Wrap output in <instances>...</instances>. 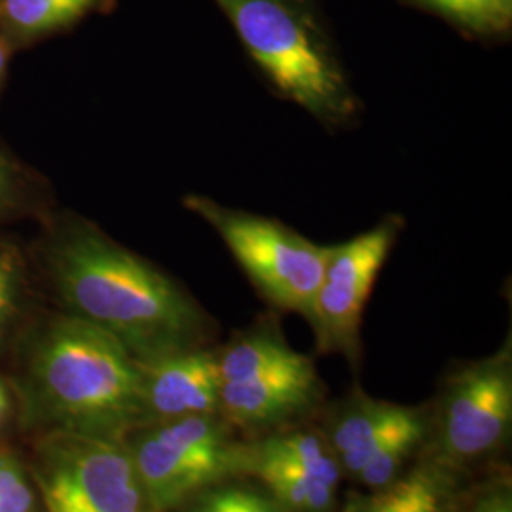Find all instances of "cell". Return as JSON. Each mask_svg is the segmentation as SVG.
Returning a JSON list of instances; mask_svg holds the SVG:
<instances>
[{
	"label": "cell",
	"mask_w": 512,
	"mask_h": 512,
	"mask_svg": "<svg viewBox=\"0 0 512 512\" xmlns=\"http://www.w3.org/2000/svg\"><path fill=\"white\" fill-rule=\"evenodd\" d=\"M243 475L287 512H334L344 473L325 435L291 431L243 446Z\"/></svg>",
	"instance_id": "obj_9"
},
{
	"label": "cell",
	"mask_w": 512,
	"mask_h": 512,
	"mask_svg": "<svg viewBox=\"0 0 512 512\" xmlns=\"http://www.w3.org/2000/svg\"><path fill=\"white\" fill-rule=\"evenodd\" d=\"M148 512H167L243 475V444L222 416L165 421L129 448Z\"/></svg>",
	"instance_id": "obj_5"
},
{
	"label": "cell",
	"mask_w": 512,
	"mask_h": 512,
	"mask_svg": "<svg viewBox=\"0 0 512 512\" xmlns=\"http://www.w3.org/2000/svg\"><path fill=\"white\" fill-rule=\"evenodd\" d=\"M184 207L219 234L256 291L272 306L308 321L330 247L313 243L279 220L228 209L205 196H188Z\"/></svg>",
	"instance_id": "obj_4"
},
{
	"label": "cell",
	"mask_w": 512,
	"mask_h": 512,
	"mask_svg": "<svg viewBox=\"0 0 512 512\" xmlns=\"http://www.w3.org/2000/svg\"><path fill=\"white\" fill-rule=\"evenodd\" d=\"M403 226V217L389 215L368 232L330 247L308 317L321 353H340L349 363L359 361L363 311Z\"/></svg>",
	"instance_id": "obj_8"
},
{
	"label": "cell",
	"mask_w": 512,
	"mask_h": 512,
	"mask_svg": "<svg viewBox=\"0 0 512 512\" xmlns=\"http://www.w3.org/2000/svg\"><path fill=\"white\" fill-rule=\"evenodd\" d=\"M21 274H23V262L18 249L12 245L0 243V329L16 310Z\"/></svg>",
	"instance_id": "obj_19"
},
{
	"label": "cell",
	"mask_w": 512,
	"mask_h": 512,
	"mask_svg": "<svg viewBox=\"0 0 512 512\" xmlns=\"http://www.w3.org/2000/svg\"><path fill=\"white\" fill-rule=\"evenodd\" d=\"M25 476L18 463L12 458L0 456V499L6 495L14 494L19 488H23Z\"/></svg>",
	"instance_id": "obj_21"
},
{
	"label": "cell",
	"mask_w": 512,
	"mask_h": 512,
	"mask_svg": "<svg viewBox=\"0 0 512 512\" xmlns=\"http://www.w3.org/2000/svg\"><path fill=\"white\" fill-rule=\"evenodd\" d=\"M37 476L48 512H148L120 439L63 429L42 446Z\"/></svg>",
	"instance_id": "obj_6"
},
{
	"label": "cell",
	"mask_w": 512,
	"mask_h": 512,
	"mask_svg": "<svg viewBox=\"0 0 512 512\" xmlns=\"http://www.w3.org/2000/svg\"><path fill=\"white\" fill-rule=\"evenodd\" d=\"M101 0H0L6 37L35 38L65 29L99 6Z\"/></svg>",
	"instance_id": "obj_14"
},
{
	"label": "cell",
	"mask_w": 512,
	"mask_h": 512,
	"mask_svg": "<svg viewBox=\"0 0 512 512\" xmlns=\"http://www.w3.org/2000/svg\"><path fill=\"white\" fill-rule=\"evenodd\" d=\"M456 23L475 35H497L509 29L512 0H408Z\"/></svg>",
	"instance_id": "obj_15"
},
{
	"label": "cell",
	"mask_w": 512,
	"mask_h": 512,
	"mask_svg": "<svg viewBox=\"0 0 512 512\" xmlns=\"http://www.w3.org/2000/svg\"><path fill=\"white\" fill-rule=\"evenodd\" d=\"M6 410H8V397H6V391H4V387L0 385V421H2V418H4Z\"/></svg>",
	"instance_id": "obj_24"
},
{
	"label": "cell",
	"mask_w": 512,
	"mask_h": 512,
	"mask_svg": "<svg viewBox=\"0 0 512 512\" xmlns=\"http://www.w3.org/2000/svg\"><path fill=\"white\" fill-rule=\"evenodd\" d=\"M421 421L425 418L414 408L357 393L336 412L325 437L342 473L355 478L370 459Z\"/></svg>",
	"instance_id": "obj_12"
},
{
	"label": "cell",
	"mask_w": 512,
	"mask_h": 512,
	"mask_svg": "<svg viewBox=\"0 0 512 512\" xmlns=\"http://www.w3.org/2000/svg\"><path fill=\"white\" fill-rule=\"evenodd\" d=\"M425 437H427V421H421L418 425L406 429L403 435L393 440L378 456L370 459L361 469V473L355 476V480L370 492L391 484L403 473L406 461L412 458V454L420 448Z\"/></svg>",
	"instance_id": "obj_16"
},
{
	"label": "cell",
	"mask_w": 512,
	"mask_h": 512,
	"mask_svg": "<svg viewBox=\"0 0 512 512\" xmlns=\"http://www.w3.org/2000/svg\"><path fill=\"white\" fill-rule=\"evenodd\" d=\"M194 512H287L268 492L222 482L198 495Z\"/></svg>",
	"instance_id": "obj_17"
},
{
	"label": "cell",
	"mask_w": 512,
	"mask_h": 512,
	"mask_svg": "<svg viewBox=\"0 0 512 512\" xmlns=\"http://www.w3.org/2000/svg\"><path fill=\"white\" fill-rule=\"evenodd\" d=\"M461 512H512L511 484L503 480L484 488Z\"/></svg>",
	"instance_id": "obj_20"
},
{
	"label": "cell",
	"mask_w": 512,
	"mask_h": 512,
	"mask_svg": "<svg viewBox=\"0 0 512 512\" xmlns=\"http://www.w3.org/2000/svg\"><path fill=\"white\" fill-rule=\"evenodd\" d=\"M33 376L65 429L120 439L148 420L139 361L107 330L71 313L38 338Z\"/></svg>",
	"instance_id": "obj_2"
},
{
	"label": "cell",
	"mask_w": 512,
	"mask_h": 512,
	"mask_svg": "<svg viewBox=\"0 0 512 512\" xmlns=\"http://www.w3.org/2000/svg\"><path fill=\"white\" fill-rule=\"evenodd\" d=\"M321 391L310 357L300 355L289 365L220 384V416L245 429H268L308 412Z\"/></svg>",
	"instance_id": "obj_10"
},
{
	"label": "cell",
	"mask_w": 512,
	"mask_h": 512,
	"mask_svg": "<svg viewBox=\"0 0 512 512\" xmlns=\"http://www.w3.org/2000/svg\"><path fill=\"white\" fill-rule=\"evenodd\" d=\"M458 482V471L429 458L344 512H458Z\"/></svg>",
	"instance_id": "obj_13"
},
{
	"label": "cell",
	"mask_w": 512,
	"mask_h": 512,
	"mask_svg": "<svg viewBox=\"0 0 512 512\" xmlns=\"http://www.w3.org/2000/svg\"><path fill=\"white\" fill-rule=\"evenodd\" d=\"M48 266L71 315L120 340L137 361L200 348L209 317L183 287L90 220L59 219Z\"/></svg>",
	"instance_id": "obj_1"
},
{
	"label": "cell",
	"mask_w": 512,
	"mask_h": 512,
	"mask_svg": "<svg viewBox=\"0 0 512 512\" xmlns=\"http://www.w3.org/2000/svg\"><path fill=\"white\" fill-rule=\"evenodd\" d=\"M511 425L512 351L507 340L497 353L459 368L446 382L431 458L459 471L499 450Z\"/></svg>",
	"instance_id": "obj_7"
},
{
	"label": "cell",
	"mask_w": 512,
	"mask_h": 512,
	"mask_svg": "<svg viewBox=\"0 0 512 512\" xmlns=\"http://www.w3.org/2000/svg\"><path fill=\"white\" fill-rule=\"evenodd\" d=\"M10 54H12V44H10V37H6V33L0 31V86L4 82V76L8 71V61H10Z\"/></svg>",
	"instance_id": "obj_23"
},
{
	"label": "cell",
	"mask_w": 512,
	"mask_h": 512,
	"mask_svg": "<svg viewBox=\"0 0 512 512\" xmlns=\"http://www.w3.org/2000/svg\"><path fill=\"white\" fill-rule=\"evenodd\" d=\"M31 507H33V494L27 484L16 490L14 494L0 499V512H29Z\"/></svg>",
	"instance_id": "obj_22"
},
{
	"label": "cell",
	"mask_w": 512,
	"mask_h": 512,
	"mask_svg": "<svg viewBox=\"0 0 512 512\" xmlns=\"http://www.w3.org/2000/svg\"><path fill=\"white\" fill-rule=\"evenodd\" d=\"M147 418L171 421L220 416V378L215 349H179L139 361Z\"/></svg>",
	"instance_id": "obj_11"
},
{
	"label": "cell",
	"mask_w": 512,
	"mask_h": 512,
	"mask_svg": "<svg viewBox=\"0 0 512 512\" xmlns=\"http://www.w3.org/2000/svg\"><path fill=\"white\" fill-rule=\"evenodd\" d=\"M29 190V175L0 148V220L27 205Z\"/></svg>",
	"instance_id": "obj_18"
},
{
	"label": "cell",
	"mask_w": 512,
	"mask_h": 512,
	"mask_svg": "<svg viewBox=\"0 0 512 512\" xmlns=\"http://www.w3.org/2000/svg\"><path fill=\"white\" fill-rule=\"evenodd\" d=\"M258 69L285 99L342 128L359 109L348 74L310 0H217Z\"/></svg>",
	"instance_id": "obj_3"
}]
</instances>
